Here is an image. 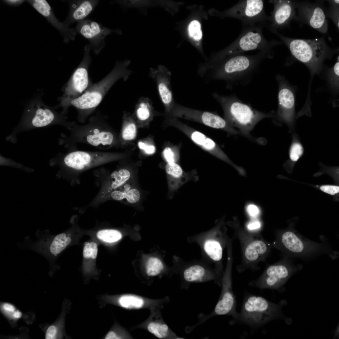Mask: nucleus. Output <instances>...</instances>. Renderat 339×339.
<instances>
[{"mask_svg":"<svg viewBox=\"0 0 339 339\" xmlns=\"http://www.w3.org/2000/svg\"><path fill=\"white\" fill-rule=\"evenodd\" d=\"M273 54L260 51L253 55H229L208 64L200 63L197 73L206 83L222 81L225 82L227 88L231 89L235 85L248 83L257 72L262 61L272 58Z\"/></svg>","mask_w":339,"mask_h":339,"instance_id":"f257e3e1","label":"nucleus"},{"mask_svg":"<svg viewBox=\"0 0 339 339\" xmlns=\"http://www.w3.org/2000/svg\"><path fill=\"white\" fill-rule=\"evenodd\" d=\"M131 61L125 60L117 61L112 70L100 81L92 84L80 96L72 100L70 106L75 108L78 112L77 118L84 123L88 117L95 110L107 93L119 80L126 81L132 71L128 67Z\"/></svg>","mask_w":339,"mask_h":339,"instance_id":"f03ea898","label":"nucleus"},{"mask_svg":"<svg viewBox=\"0 0 339 339\" xmlns=\"http://www.w3.org/2000/svg\"><path fill=\"white\" fill-rule=\"evenodd\" d=\"M278 36L289 49L293 56L305 65L312 73L322 70L324 61L331 58L338 51L326 42L324 37L306 39L293 38L284 36L277 30L270 31Z\"/></svg>","mask_w":339,"mask_h":339,"instance_id":"7ed1b4c3","label":"nucleus"},{"mask_svg":"<svg viewBox=\"0 0 339 339\" xmlns=\"http://www.w3.org/2000/svg\"><path fill=\"white\" fill-rule=\"evenodd\" d=\"M212 95L221 106L224 119L231 126L237 128L241 134L248 137L251 138L250 132L259 121L274 116L273 112L266 113L256 110L234 94L225 95L213 92Z\"/></svg>","mask_w":339,"mask_h":339,"instance_id":"20e7f679","label":"nucleus"},{"mask_svg":"<svg viewBox=\"0 0 339 339\" xmlns=\"http://www.w3.org/2000/svg\"><path fill=\"white\" fill-rule=\"evenodd\" d=\"M243 26L240 35L234 41L224 49L212 54L202 64H208L229 55L253 50L273 53L274 47L283 43L274 40H267L263 35V26L261 24Z\"/></svg>","mask_w":339,"mask_h":339,"instance_id":"39448f33","label":"nucleus"},{"mask_svg":"<svg viewBox=\"0 0 339 339\" xmlns=\"http://www.w3.org/2000/svg\"><path fill=\"white\" fill-rule=\"evenodd\" d=\"M71 143H83L105 149L111 146L115 141V136L110 131L106 118L100 112L96 111L83 125L76 123L71 129Z\"/></svg>","mask_w":339,"mask_h":339,"instance_id":"423d86ee","label":"nucleus"},{"mask_svg":"<svg viewBox=\"0 0 339 339\" xmlns=\"http://www.w3.org/2000/svg\"><path fill=\"white\" fill-rule=\"evenodd\" d=\"M281 305L272 303L262 297L246 293L234 323L245 324L252 328L259 327L273 320L283 318Z\"/></svg>","mask_w":339,"mask_h":339,"instance_id":"0eeeda50","label":"nucleus"},{"mask_svg":"<svg viewBox=\"0 0 339 339\" xmlns=\"http://www.w3.org/2000/svg\"><path fill=\"white\" fill-rule=\"evenodd\" d=\"M276 246L291 256L307 257L321 254L335 255L327 245L313 241L291 230L278 236Z\"/></svg>","mask_w":339,"mask_h":339,"instance_id":"6e6552de","label":"nucleus"},{"mask_svg":"<svg viewBox=\"0 0 339 339\" xmlns=\"http://www.w3.org/2000/svg\"><path fill=\"white\" fill-rule=\"evenodd\" d=\"M210 15L221 19L232 18L238 19L243 25H254L261 24L265 26L268 17L265 10L264 1L262 0H240L234 6L223 11L211 8L208 11Z\"/></svg>","mask_w":339,"mask_h":339,"instance_id":"1a4fd4ad","label":"nucleus"},{"mask_svg":"<svg viewBox=\"0 0 339 339\" xmlns=\"http://www.w3.org/2000/svg\"><path fill=\"white\" fill-rule=\"evenodd\" d=\"M90 44L85 45L82 60L73 73L63 89L59 106L65 113L71 102L80 96L92 84L88 75V69L92 61Z\"/></svg>","mask_w":339,"mask_h":339,"instance_id":"9d476101","label":"nucleus"},{"mask_svg":"<svg viewBox=\"0 0 339 339\" xmlns=\"http://www.w3.org/2000/svg\"><path fill=\"white\" fill-rule=\"evenodd\" d=\"M187 9L190 11L189 15L183 20L176 23L175 29L197 50L205 61L208 57L206 56L203 48L202 22L208 19V13L202 5L188 6Z\"/></svg>","mask_w":339,"mask_h":339,"instance_id":"9b49d317","label":"nucleus"},{"mask_svg":"<svg viewBox=\"0 0 339 339\" xmlns=\"http://www.w3.org/2000/svg\"><path fill=\"white\" fill-rule=\"evenodd\" d=\"M222 286L219 298L213 310L208 315L203 313L200 314L198 317V322L193 326H189L191 331H192L197 326L210 318L217 315H230L233 318L230 323L234 324L238 318L239 313L236 311V301L232 289L230 269H227L224 274Z\"/></svg>","mask_w":339,"mask_h":339,"instance_id":"f8f14e48","label":"nucleus"},{"mask_svg":"<svg viewBox=\"0 0 339 339\" xmlns=\"http://www.w3.org/2000/svg\"><path fill=\"white\" fill-rule=\"evenodd\" d=\"M169 115L175 117L197 122L213 128L221 129L230 134H240L224 118L216 113L192 109L176 102Z\"/></svg>","mask_w":339,"mask_h":339,"instance_id":"ddd939ff","label":"nucleus"},{"mask_svg":"<svg viewBox=\"0 0 339 339\" xmlns=\"http://www.w3.org/2000/svg\"><path fill=\"white\" fill-rule=\"evenodd\" d=\"M296 267L290 259L270 265L257 280L250 283L251 286L261 289H278L296 272Z\"/></svg>","mask_w":339,"mask_h":339,"instance_id":"4468645a","label":"nucleus"},{"mask_svg":"<svg viewBox=\"0 0 339 339\" xmlns=\"http://www.w3.org/2000/svg\"><path fill=\"white\" fill-rule=\"evenodd\" d=\"M100 300L104 304H110L127 310H136L144 309H150L155 307H164L168 303L170 298L168 296L158 299L148 298L138 295L129 293L102 296Z\"/></svg>","mask_w":339,"mask_h":339,"instance_id":"2eb2a0df","label":"nucleus"},{"mask_svg":"<svg viewBox=\"0 0 339 339\" xmlns=\"http://www.w3.org/2000/svg\"><path fill=\"white\" fill-rule=\"evenodd\" d=\"M298 15L295 19L307 24L322 34L328 31L326 12L323 4L320 2L312 3L309 1H294Z\"/></svg>","mask_w":339,"mask_h":339,"instance_id":"dca6fc26","label":"nucleus"},{"mask_svg":"<svg viewBox=\"0 0 339 339\" xmlns=\"http://www.w3.org/2000/svg\"><path fill=\"white\" fill-rule=\"evenodd\" d=\"M170 122L176 126L194 143L201 148L233 166L242 175H245L244 170L233 163L218 145L211 139L175 118L170 120Z\"/></svg>","mask_w":339,"mask_h":339,"instance_id":"f3484780","label":"nucleus"},{"mask_svg":"<svg viewBox=\"0 0 339 339\" xmlns=\"http://www.w3.org/2000/svg\"><path fill=\"white\" fill-rule=\"evenodd\" d=\"M75 29L77 33L89 40L91 50L96 55H98L105 46V39L108 35L113 32L119 35L122 34L119 29L112 30L87 19L78 22Z\"/></svg>","mask_w":339,"mask_h":339,"instance_id":"a211bd4d","label":"nucleus"},{"mask_svg":"<svg viewBox=\"0 0 339 339\" xmlns=\"http://www.w3.org/2000/svg\"><path fill=\"white\" fill-rule=\"evenodd\" d=\"M111 156L105 152L77 150L66 154L63 161L68 167L77 172H80L102 164L110 159Z\"/></svg>","mask_w":339,"mask_h":339,"instance_id":"6ab92c4d","label":"nucleus"},{"mask_svg":"<svg viewBox=\"0 0 339 339\" xmlns=\"http://www.w3.org/2000/svg\"><path fill=\"white\" fill-rule=\"evenodd\" d=\"M29 110V122L35 127H42L52 123H57L63 124L70 129L75 123L67 121L64 113L58 114L39 100L33 102Z\"/></svg>","mask_w":339,"mask_h":339,"instance_id":"aec40b11","label":"nucleus"},{"mask_svg":"<svg viewBox=\"0 0 339 339\" xmlns=\"http://www.w3.org/2000/svg\"><path fill=\"white\" fill-rule=\"evenodd\" d=\"M149 75L155 82L160 99L169 114L175 102L171 86V72L165 66L159 65L156 68H150Z\"/></svg>","mask_w":339,"mask_h":339,"instance_id":"412c9836","label":"nucleus"},{"mask_svg":"<svg viewBox=\"0 0 339 339\" xmlns=\"http://www.w3.org/2000/svg\"><path fill=\"white\" fill-rule=\"evenodd\" d=\"M274 9L265 27L271 30L282 29L289 26L295 19L296 11L294 1L288 0H269Z\"/></svg>","mask_w":339,"mask_h":339,"instance_id":"4be33fe9","label":"nucleus"},{"mask_svg":"<svg viewBox=\"0 0 339 339\" xmlns=\"http://www.w3.org/2000/svg\"><path fill=\"white\" fill-rule=\"evenodd\" d=\"M163 308L155 307L150 309V314L148 318L142 323L132 327V330L143 329L160 339H184L177 336L165 322L161 312Z\"/></svg>","mask_w":339,"mask_h":339,"instance_id":"5701e85b","label":"nucleus"},{"mask_svg":"<svg viewBox=\"0 0 339 339\" xmlns=\"http://www.w3.org/2000/svg\"><path fill=\"white\" fill-rule=\"evenodd\" d=\"M277 78L279 83V89L278 107L276 116L280 121L292 126L295 114L294 96L282 76L278 74Z\"/></svg>","mask_w":339,"mask_h":339,"instance_id":"b1692460","label":"nucleus"},{"mask_svg":"<svg viewBox=\"0 0 339 339\" xmlns=\"http://www.w3.org/2000/svg\"><path fill=\"white\" fill-rule=\"evenodd\" d=\"M26 1L48 22L57 29L63 37V41L68 43L75 40L77 34L75 28H70L60 22L55 16L53 9L45 0H29Z\"/></svg>","mask_w":339,"mask_h":339,"instance_id":"393cba45","label":"nucleus"},{"mask_svg":"<svg viewBox=\"0 0 339 339\" xmlns=\"http://www.w3.org/2000/svg\"><path fill=\"white\" fill-rule=\"evenodd\" d=\"M69 6V13L63 23L69 27L72 24L82 20L89 15L98 4L97 0L67 1Z\"/></svg>","mask_w":339,"mask_h":339,"instance_id":"a878e982","label":"nucleus"},{"mask_svg":"<svg viewBox=\"0 0 339 339\" xmlns=\"http://www.w3.org/2000/svg\"><path fill=\"white\" fill-rule=\"evenodd\" d=\"M182 277L185 284L182 288L187 290L189 283L202 282L214 278L213 274L203 266L198 265L190 266L183 271Z\"/></svg>","mask_w":339,"mask_h":339,"instance_id":"bb28decb","label":"nucleus"},{"mask_svg":"<svg viewBox=\"0 0 339 339\" xmlns=\"http://www.w3.org/2000/svg\"><path fill=\"white\" fill-rule=\"evenodd\" d=\"M269 250V246L266 242L261 240H255L246 246L244 251L245 257L249 262H254L260 256L267 253Z\"/></svg>","mask_w":339,"mask_h":339,"instance_id":"cd10ccee","label":"nucleus"},{"mask_svg":"<svg viewBox=\"0 0 339 339\" xmlns=\"http://www.w3.org/2000/svg\"><path fill=\"white\" fill-rule=\"evenodd\" d=\"M151 100L148 97H141L136 105L135 114L138 120L142 122L148 121L153 115Z\"/></svg>","mask_w":339,"mask_h":339,"instance_id":"c85d7f7f","label":"nucleus"},{"mask_svg":"<svg viewBox=\"0 0 339 339\" xmlns=\"http://www.w3.org/2000/svg\"><path fill=\"white\" fill-rule=\"evenodd\" d=\"M165 168L167 173L177 180L178 187L193 179V172H185L175 162L168 163Z\"/></svg>","mask_w":339,"mask_h":339,"instance_id":"c756f323","label":"nucleus"},{"mask_svg":"<svg viewBox=\"0 0 339 339\" xmlns=\"http://www.w3.org/2000/svg\"><path fill=\"white\" fill-rule=\"evenodd\" d=\"M132 117L128 114H124L123 124L121 133V137L124 140L134 139L136 135V127Z\"/></svg>","mask_w":339,"mask_h":339,"instance_id":"7c9ffc66","label":"nucleus"},{"mask_svg":"<svg viewBox=\"0 0 339 339\" xmlns=\"http://www.w3.org/2000/svg\"><path fill=\"white\" fill-rule=\"evenodd\" d=\"M204 250L207 255L213 260L219 261L222 256L223 250L220 243L214 240H208L204 243Z\"/></svg>","mask_w":339,"mask_h":339,"instance_id":"2f4dec72","label":"nucleus"},{"mask_svg":"<svg viewBox=\"0 0 339 339\" xmlns=\"http://www.w3.org/2000/svg\"><path fill=\"white\" fill-rule=\"evenodd\" d=\"M116 2L125 9L129 8L135 7L145 14L148 8L156 6L155 1L148 0H120L117 1Z\"/></svg>","mask_w":339,"mask_h":339,"instance_id":"473e14b6","label":"nucleus"},{"mask_svg":"<svg viewBox=\"0 0 339 339\" xmlns=\"http://www.w3.org/2000/svg\"><path fill=\"white\" fill-rule=\"evenodd\" d=\"M105 339L133 338L124 328L116 322L104 337Z\"/></svg>","mask_w":339,"mask_h":339,"instance_id":"72a5a7b5","label":"nucleus"},{"mask_svg":"<svg viewBox=\"0 0 339 339\" xmlns=\"http://www.w3.org/2000/svg\"><path fill=\"white\" fill-rule=\"evenodd\" d=\"M145 273L148 277H155L161 273L164 266L161 261L155 257L150 258L145 266Z\"/></svg>","mask_w":339,"mask_h":339,"instance_id":"f704fd0d","label":"nucleus"},{"mask_svg":"<svg viewBox=\"0 0 339 339\" xmlns=\"http://www.w3.org/2000/svg\"><path fill=\"white\" fill-rule=\"evenodd\" d=\"M112 198L117 200H121L126 198L130 203L138 202L140 198V193L136 189H132L126 192L116 191L111 194Z\"/></svg>","mask_w":339,"mask_h":339,"instance_id":"c9c22d12","label":"nucleus"},{"mask_svg":"<svg viewBox=\"0 0 339 339\" xmlns=\"http://www.w3.org/2000/svg\"><path fill=\"white\" fill-rule=\"evenodd\" d=\"M97 236L98 239L104 242L113 243L120 239L122 237L121 233L115 229H103L99 231Z\"/></svg>","mask_w":339,"mask_h":339,"instance_id":"e433bc0d","label":"nucleus"},{"mask_svg":"<svg viewBox=\"0 0 339 339\" xmlns=\"http://www.w3.org/2000/svg\"><path fill=\"white\" fill-rule=\"evenodd\" d=\"M130 176L129 171L126 169L114 171L111 175V178L115 180L111 185L112 188L115 189L123 185L128 180Z\"/></svg>","mask_w":339,"mask_h":339,"instance_id":"4c0bfd02","label":"nucleus"},{"mask_svg":"<svg viewBox=\"0 0 339 339\" xmlns=\"http://www.w3.org/2000/svg\"><path fill=\"white\" fill-rule=\"evenodd\" d=\"M63 321L62 319L56 324L50 326L46 331V338L53 339L62 337Z\"/></svg>","mask_w":339,"mask_h":339,"instance_id":"58836bf2","label":"nucleus"},{"mask_svg":"<svg viewBox=\"0 0 339 339\" xmlns=\"http://www.w3.org/2000/svg\"><path fill=\"white\" fill-rule=\"evenodd\" d=\"M304 151L302 144L295 138L289 150V156L291 160L294 162L297 161L302 155Z\"/></svg>","mask_w":339,"mask_h":339,"instance_id":"ea45409f","label":"nucleus"},{"mask_svg":"<svg viewBox=\"0 0 339 339\" xmlns=\"http://www.w3.org/2000/svg\"><path fill=\"white\" fill-rule=\"evenodd\" d=\"M155 1L156 6L164 8L173 15L178 11L180 6L184 4L183 2H181L161 0Z\"/></svg>","mask_w":339,"mask_h":339,"instance_id":"a19ab883","label":"nucleus"},{"mask_svg":"<svg viewBox=\"0 0 339 339\" xmlns=\"http://www.w3.org/2000/svg\"><path fill=\"white\" fill-rule=\"evenodd\" d=\"M331 5V7L328 11L326 12V16H328L333 21L338 29L339 23V1H328Z\"/></svg>","mask_w":339,"mask_h":339,"instance_id":"79ce46f5","label":"nucleus"},{"mask_svg":"<svg viewBox=\"0 0 339 339\" xmlns=\"http://www.w3.org/2000/svg\"><path fill=\"white\" fill-rule=\"evenodd\" d=\"M97 245L94 242L87 243L84 247L83 255L85 258L95 259L97 257Z\"/></svg>","mask_w":339,"mask_h":339,"instance_id":"37998d69","label":"nucleus"},{"mask_svg":"<svg viewBox=\"0 0 339 339\" xmlns=\"http://www.w3.org/2000/svg\"><path fill=\"white\" fill-rule=\"evenodd\" d=\"M323 191L331 195H334L339 192V186L329 185H323L320 187Z\"/></svg>","mask_w":339,"mask_h":339,"instance_id":"c03bdc74","label":"nucleus"},{"mask_svg":"<svg viewBox=\"0 0 339 339\" xmlns=\"http://www.w3.org/2000/svg\"><path fill=\"white\" fill-rule=\"evenodd\" d=\"M163 156L168 163L175 162V158L173 150L169 147L165 148L163 152Z\"/></svg>","mask_w":339,"mask_h":339,"instance_id":"a18cd8bd","label":"nucleus"},{"mask_svg":"<svg viewBox=\"0 0 339 339\" xmlns=\"http://www.w3.org/2000/svg\"><path fill=\"white\" fill-rule=\"evenodd\" d=\"M138 146L139 148L143 150L146 154H151L155 152V147L153 145H147L141 142L138 143Z\"/></svg>","mask_w":339,"mask_h":339,"instance_id":"49530a36","label":"nucleus"},{"mask_svg":"<svg viewBox=\"0 0 339 339\" xmlns=\"http://www.w3.org/2000/svg\"><path fill=\"white\" fill-rule=\"evenodd\" d=\"M1 308L3 312L11 318L13 314L16 311L14 306L8 303H3L2 305Z\"/></svg>","mask_w":339,"mask_h":339,"instance_id":"de8ad7c7","label":"nucleus"},{"mask_svg":"<svg viewBox=\"0 0 339 339\" xmlns=\"http://www.w3.org/2000/svg\"><path fill=\"white\" fill-rule=\"evenodd\" d=\"M246 211L249 216L252 218H256L259 214L258 207L253 204H249L246 207Z\"/></svg>","mask_w":339,"mask_h":339,"instance_id":"09e8293b","label":"nucleus"},{"mask_svg":"<svg viewBox=\"0 0 339 339\" xmlns=\"http://www.w3.org/2000/svg\"><path fill=\"white\" fill-rule=\"evenodd\" d=\"M332 77H333V81L335 84V83L337 85L339 78V60L337 61L335 63L332 70Z\"/></svg>","mask_w":339,"mask_h":339,"instance_id":"8fccbe9b","label":"nucleus"},{"mask_svg":"<svg viewBox=\"0 0 339 339\" xmlns=\"http://www.w3.org/2000/svg\"><path fill=\"white\" fill-rule=\"evenodd\" d=\"M261 226V223L259 221L257 220H252L247 225V229L250 230L258 229Z\"/></svg>","mask_w":339,"mask_h":339,"instance_id":"3c124183","label":"nucleus"},{"mask_svg":"<svg viewBox=\"0 0 339 339\" xmlns=\"http://www.w3.org/2000/svg\"><path fill=\"white\" fill-rule=\"evenodd\" d=\"M6 4L11 6H18L22 4L25 1L24 0H6L3 1Z\"/></svg>","mask_w":339,"mask_h":339,"instance_id":"603ef678","label":"nucleus"},{"mask_svg":"<svg viewBox=\"0 0 339 339\" xmlns=\"http://www.w3.org/2000/svg\"><path fill=\"white\" fill-rule=\"evenodd\" d=\"M22 314L21 312L19 310H16L13 314L11 318L16 320L21 317Z\"/></svg>","mask_w":339,"mask_h":339,"instance_id":"864d4df0","label":"nucleus"},{"mask_svg":"<svg viewBox=\"0 0 339 339\" xmlns=\"http://www.w3.org/2000/svg\"><path fill=\"white\" fill-rule=\"evenodd\" d=\"M131 187L128 184L124 186V192H126L130 190V189Z\"/></svg>","mask_w":339,"mask_h":339,"instance_id":"5fc2aeb1","label":"nucleus"}]
</instances>
